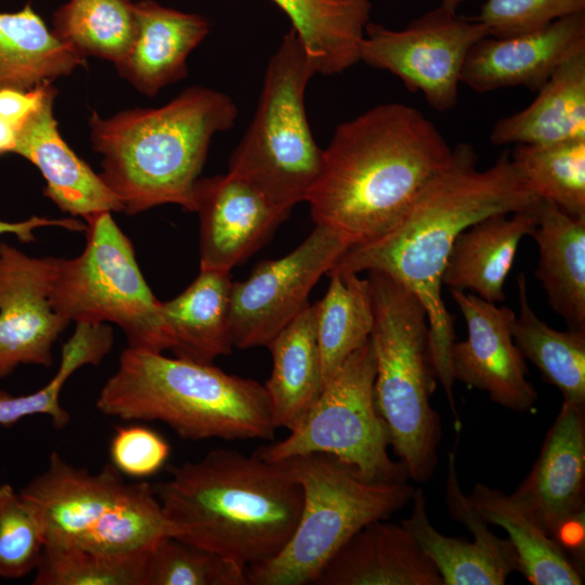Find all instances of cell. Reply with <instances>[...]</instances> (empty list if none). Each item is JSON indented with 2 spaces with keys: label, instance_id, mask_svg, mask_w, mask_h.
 Masks as SVG:
<instances>
[{
  "label": "cell",
  "instance_id": "cell-1",
  "mask_svg": "<svg viewBox=\"0 0 585 585\" xmlns=\"http://www.w3.org/2000/svg\"><path fill=\"white\" fill-rule=\"evenodd\" d=\"M477 165L473 146L458 143L450 162L389 232L370 243L350 247L329 270L380 272L419 299L428 317L430 365L457 427L460 420L451 367L454 316L442 298V275L450 252L457 236L478 221L497 213L532 210L541 200L517 172L509 150L503 151L487 169L479 170Z\"/></svg>",
  "mask_w": 585,
  "mask_h": 585
},
{
  "label": "cell",
  "instance_id": "cell-2",
  "mask_svg": "<svg viewBox=\"0 0 585 585\" xmlns=\"http://www.w3.org/2000/svg\"><path fill=\"white\" fill-rule=\"evenodd\" d=\"M452 154L417 108L376 105L335 128L306 198L311 217L350 247L370 243L402 219Z\"/></svg>",
  "mask_w": 585,
  "mask_h": 585
},
{
  "label": "cell",
  "instance_id": "cell-3",
  "mask_svg": "<svg viewBox=\"0 0 585 585\" xmlns=\"http://www.w3.org/2000/svg\"><path fill=\"white\" fill-rule=\"evenodd\" d=\"M168 471L153 487L172 537L247 569L276 556L296 529L302 490L281 463L214 448Z\"/></svg>",
  "mask_w": 585,
  "mask_h": 585
},
{
  "label": "cell",
  "instance_id": "cell-4",
  "mask_svg": "<svg viewBox=\"0 0 585 585\" xmlns=\"http://www.w3.org/2000/svg\"><path fill=\"white\" fill-rule=\"evenodd\" d=\"M238 109L224 92L194 86L155 108H132L89 118L101 174L122 205L136 214L176 204L194 211V191L212 138L234 127Z\"/></svg>",
  "mask_w": 585,
  "mask_h": 585
},
{
  "label": "cell",
  "instance_id": "cell-5",
  "mask_svg": "<svg viewBox=\"0 0 585 585\" xmlns=\"http://www.w3.org/2000/svg\"><path fill=\"white\" fill-rule=\"evenodd\" d=\"M95 406L125 421H161L179 437L199 441L272 440L264 386L212 365L127 347Z\"/></svg>",
  "mask_w": 585,
  "mask_h": 585
},
{
  "label": "cell",
  "instance_id": "cell-6",
  "mask_svg": "<svg viewBox=\"0 0 585 585\" xmlns=\"http://www.w3.org/2000/svg\"><path fill=\"white\" fill-rule=\"evenodd\" d=\"M375 323L370 334L377 411L390 445L408 479L422 483L434 473L441 420L430 404L435 377L429 360V326L419 299L390 276L370 271Z\"/></svg>",
  "mask_w": 585,
  "mask_h": 585
},
{
  "label": "cell",
  "instance_id": "cell-7",
  "mask_svg": "<svg viewBox=\"0 0 585 585\" xmlns=\"http://www.w3.org/2000/svg\"><path fill=\"white\" fill-rule=\"evenodd\" d=\"M20 492L38 512L44 545L128 554L173 536L153 485L127 482L110 463L94 472L53 451Z\"/></svg>",
  "mask_w": 585,
  "mask_h": 585
},
{
  "label": "cell",
  "instance_id": "cell-8",
  "mask_svg": "<svg viewBox=\"0 0 585 585\" xmlns=\"http://www.w3.org/2000/svg\"><path fill=\"white\" fill-rule=\"evenodd\" d=\"M281 463L302 490L296 529L273 558L246 569L249 585L314 584L337 550L359 530L387 520L411 503L407 482L369 481L326 454Z\"/></svg>",
  "mask_w": 585,
  "mask_h": 585
},
{
  "label": "cell",
  "instance_id": "cell-9",
  "mask_svg": "<svg viewBox=\"0 0 585 585\" xmlns=\"http://www.w3.org/2000/svg\"><path fill=\"white\" fill-rule=\"evenodd\" d=\"M315 75L290 28L266 64L256 112L229 160V173L289 211L306 202L322 167L323 148L313 138L304 105Z\"/></svg>",
  "mask_w": 585,
  "mask_h": 585
},
{
  "label": "cell",
  "instance_id": "cell-10",
  "mask_svg": "<svg viewBox=\"0 0 585 585\" xmlns=\"http://www.w3.org/2000/svg\"><path fill=\"white\" fill-rule=\"evenodd\" d=\"M86 224L83 251L73 259H57L51 291L54 310L69 322L118 325L129 348L171 350L161 301L141 273L131 240L109 211Z\"/></svg>",
  "mask_w": 585,
  "mask_h": 585
},
{
  "label": "cell",
  "instance_id": "cell-11",
  "mask_svg": "<svg viewBox=\"0 0 585 585\" xmlns=\"http://www.w3.org/2000/svg\"><path fill=\"white\" fill-rule=\"evenodd\" d=\"M376 364L370 339L356 349L325 384L299 424L281 441L255 454L277 463L326 454L369 481L406 482L403 463L391 459L390 435L374 395Z\"/></svg>",
  "mask_w": 585,
  "mask_h": 585
},
{
  "label": "cell",
  "instance_id": "cell-12",
  "mask_svg": "<svg viewBox=\"0 0 585 585\" xmlns=\"http://www.w3.org/2000/svg\"><path fill=\"white\" fill-rule=\"evenodd\" d=\"M489 36L479 21L437 6L402 29L368 22L359 48L360 61L390 72L411 92L421 93L438 112L458 102L460 75L471 47Z\"/></svg>",
  "mask_w": 585,
  "mask_h": 585
},
{
  "label": "cell",
  "instance_id": "cell-13",
  "mask_svg": "<svg viewBox=\"0 0 585 585\" xmlns=\"http://www.w3.org/2000/svg\"><path fill=\"white\" fill-rule=\"evenodd\" d=\"M350 245L334 230L315 225L291 252L258 263L231 286L229 326L233 348L268 347L308 304V297Z\"/></svg>",
  "mask_w": 585,
  "mask_h": 585
},
{
  "label": "cell",
  "instance_id": "cell-14",
  "mask_svg": "<svg viewBox=\"0 0 585 585\" xmlns=\"http://www.w3.org/2000/svg\"><path fill=\"white\" fill-rule=\"evenodd\" d=\"M510 495L566 551L584 558L585 405L562 401L531 471Z\"/></svg>",
  "mask_w": 585,
  "mask_h": 585
},
{
  "label": "cell",
  "instance_id": "cell-15",
  "mask_svg": "<svg viewBox=\"0 0 585 585\" xmlns=\"http://www.w3.org/2000/svg\"><path fill=\"white\" fill-rule=\"evenodd\" d=\"M57 259L0 242V380L20 365L53 364V344L70 324L51 301Z\"/></svg>",
  "mask_w": 585,
  "mask_h": 585
},
{
  "label": "cell",
  "instance_id": "cell-16",
  "mask_svg": "<svg viewBox=\"0 0 585 585\" xmlns=\"http://www.w3.org/2000/svg\"><path fill=\"white\" fill-rule=\"evenodd\" d=\"M445 500L450 516L471 532L472 541L446 536L431 524L420 487L414 490L411 515L401 522L434 564L443 585H504L510 574L520 572L510 541L494 534L463 492L454 452L447 455Z\"/></svg>",
  "mask_w": 585,
  "mask_h": 585
},
{
  "label": "cell",
  "instance_id": "cell-17",
  "mask_svg": "<svg viewBox=\"0 0 585 585\" xmlns=\"http://www.w3.org/2000/svg\"><path fill=\"white\" fill-rule=\"evenodd\" d=\"M451 295L467 327V338L454 341L451 349L454 379L486 392L507 410L530 411L538 395L528 380L525 360L512 339L516 313L465 290L452 289Z\"/></svg>",
  "mask_w": 585,
  "mask_h": 585
},
{
  "label": "cell",
  "instance_id": "cell-18",
  "mask_svg": "<svg viewBox=\"0 0 585 585\" xmlns=\"http://www.w3.org/2000/svg\"><path fill=\"white\" fill-rule=\"evenodd\" d=\"M194 212L199 217L200 270L230 273L259 250L290 211L227 172L198 179Z\"/></svg>",
  "mask_w": 585,
  "mask_h": 585
},
{
  "label": "cell",
  "instance_id": "cell-19",
  "mask_svg": "<svg viewBox=\"0 0 585 585\" xmlns=\"http://www.w3.org/2000/svg\"><path fill=\"white\" fill-rule=\"evenodd\" d=\"M585 50V13L507 38L486 36L469 50L460 83L478 93L525 87L538 91L570 56Z\"/></svg>",
  "mask_w": 585,
  "mask_h": 585
},
{
  "label": "cell",
  "instance_id": "cell-20",
  "mask_svg": "<svg viewBox=\"0 0 585 585\" xmlns=\"http://www.w3.org/2000/svg\"><path fill=\"white\" fill-rule=\"evenodd\" d=\"M56 89L18 130L15 154L34 164L46 180L43 194L63 212L87 221L104 211H122V205L101 174L63 140L53 114Z\"/></svg>",
  "mask_w": 585,
  "mask_h": 585
},
{
  "label": "cell",
  "instance_id": "cell-21",
  "mask_svg": "<svg viewBox=\"0 0 585 585\" xmlns=\"http://www.w3.org/2000/svg\"><path fill=\"white\" fill-rule=\"evenodd\" d=\"M314 584L443 585V581L407 529L376 520L337 550Z\"/></svg>",
  "mask_w": 585,
  "mask_h": 585
},
{
  "label": "cell",
  "instance_id": "cell-22",
  "mask_svg": "<svg viewBox=\"0 0 585 585\" xmlns=\"http://www.w3.org/2000/svg\"><path fill=\"white\" fill-rule=\"evenodd\" d=\"M134 11L135 38L115 65L139 92L154 96L187 76V57L209 34L210 22L154 0L134 2Z\"/></svg>",
  "mask_w": 585,
  "mask_h": 585
},
{
  "label": "cell",
  "instance_id": "cell-23",
  "mask_svg": "<svg viewBox=\"0 0 585 585\" xmlns=\"http://www.w3.org/2000/svg\"><path fill=\"white\" fill-rule=\"evenodd\" d=\"M532 210L493 214L464 230L450 252L442 285L471 290L491 303L504 301L520 242L535 227Z\"/></svg>",
  "mask_w": 585,
  "mask_h": 585
},
{
  "label": "cell",
  "instance_id": "cell-24",
  "mask_svg": "<svg viewBox=\"0 0 585 585\" xmlns=\"http://www.w3.org/2000/svg\"><path fill=\"white\" fill-rule=\"evenodd\" d=\"M531 236L538 247L535 271L552 310L569 329L585 330V218L540 200Z\"/></svg>",
  "mask_w": 585,
  "mask_h": 585
},
{
  "label": "cell",
  "instance_id": "cell-25",
  "mask_svg": "<svg viewBox=\"0 0 585 585\" xmlns=\"http://www.w3.org/2000/svg\"><path fill=\"white\" fill-rule=\"evenodd\" d=\"M523 109L495 122L494 145L585 139V50L566 60Z\"/></svg>",
  "mask_w": 585,
  "mask_h": 585
},
{
  "label": "cell",
  "instance_id": "cell-26",
  "mask_svg": "<svg viewBox=\"0 0 585 585\" xmlns=\"http://www.w3.org/2000/svg\"><path fill=\"white\" fill-rule=\"evenodd\" d=\"M272 372L264 384L274 426L288 431L304 417L325 382L314 306L308 304L268 344Z\"/></svg>",
  "mask_w": 585,
  "mask_h": 585
},
{
  "label": "cell",
  "instance_id": "cell-27",
  "mask_svg": "<svg viewBox=\"0 0 585 585\" xmlns=\"http://www.w3.org/2000/svg\"><path fill=\"white\" fill-rule=\"evenodd\" d=\"M232 282L229 272L200 270L177 297L161 301V312L171 334V351L178 358L212 363L229 355V311Z\"/></svg>",
  "mask_w": 585,
  "mask_h": 585
},
{
  "label": "cell",
  "instance_id": "cell-28",
  "mask_svg": "<svg viewBox=\"0 0 585 585\" xmlns=\"http://www.w3.org/2000/svg\"><path fill=\"white\" fill-rule=\"evenodd\" d=\"M290 20L316 75H338L358 62L370 0H272Z\"/></svg>",
  "mask_w": 585,
  "mask_h": 585
},
{
  "label": "cell",
  "instance_id": "cell-29",
  "mask_svg": "<svg viewBox=\"0 0 585 585\" xmlns=\"http://www.w3.org/2000/svg\"><path fill=\"white\" fill-rule=\"evenodd\" d=\"M468 496L489 524L506 531L518 556L520 572L531 584H583L580 564L511 495L478 482Z\"/></svg>",
  "mask_w": 585,
  "mask_h": 585
},
{
  "label": "cell",
  "instance_id": "cell-30",
  "mask_svg": "<svg viewBox=\"0 0 585 585\" xmlns=\"http://www.w3.org/2000/svg\"><path fill=\"white\" fill-rule=\"evenodd\" d=\"M84 64L29 3L17 12H0V89L30 90Z\"/></svg>",
  "mask_w": 585,
  "mask_h": 585
},
{
  "label": "cell",
  "instance_id": "cell-31",
  "mask_svg": "<svg viewBox=\"0 0 585 585\" xmlns=\"http://www.w3.org/2000/svg\"><path fill=\"white\" fill-rule=\"evenodd\" d=\"M517 285L520 311L511 325L517 348L563 400L585 405V330L551 328L533 311L523 273L517 276Z\"/></svg>",
  "mask_w": 585,
  "mask_h": 585
},
{
  "label": "cell",
  "instance_id": "cell-32",
  "mask_svg": "<svg viewBox=\"0 0 585 585\" xmlns=\"http://www.w3.org/2000/svg\"><path fill=\"white\" fill-rule=\"evenodd\" d=\"M329 286L314 306L324 382L370 337L374 306L368 278L329 271Z\"/></svg>",
  "mask_w": 585,
  "mask_h": 585
},
{
  "label": "cell",
  "instance_id": "cell-33",
  "mask_svg": "<svg viewBox=\"0 0 585 585\" xmlns=\"http://www.w3.org/2000/svg\"><path fill=\"white\" fill-rule=\"evenodd\" d=\"M52 32L86 58L94 56L119 62L136 34L131 0H69L54 14Z\"/></svg>",
  "mask_w": 585,
  "mask_h": 585
},
{
  "label": "cell",
  "instance_id": "cell-34",
  "mask_svg": "<svg viewBox=\"0 0 585 585\" xmlns=\"http://www.w3.org/2000/svg\"><path fill=\"white\" fill-rule=\"evenodd\" d=\"M113 343L114 332L109 325L76 323L74 334L62 347L57 372L46 386L22 395L0 390V426L11 427L35 415L48 416L56 429L68 426L72 416L60 401L63 387L80 367L99 365L110 352Z\"/></svg>",
  "mask_w": 585,
  "mask_h": 585
},
{
  "label": "cell",
  "instance_id": "cell-35",
  "mask_svg": "<svg viewBox=\"0 0 585 585\" xmlns=\"http://www.w3.org/2000/svg\"><path fill=\"white\" fill-rule=\"evenodd\" d=\"M510 159L538 199L585 218V139L516 144Z\"/></svg>",
  "mask_w": 585,
  "mask_h": 585
},
{
  "label": "cell",
  "instance_id": "cell-36",
  "mask_svg": "<svg viewBox=\"0 0 585 585\" xmlns=\"http://www.w3.org/2000/svg\"><path fill=\"white\" fill-rule=\"evenodd\" d=\"M148 550L128 554L44 545L34 585H146Z\"/></svg>",
  "mask_w": 585,
  "mask_h": 585
},
{
  "label": "cell",
  "instance_id": "cell-37",
  "mask_svg": "<svg viewBox=\"0 0 585 585\" xmlns=\"http://www.w3.org/2000/svg\"><path fill=\"white\" fill-rule=\"evenodd\" d=\"M246 568L172 536L150 550L146 585H247Z\"/></svg>",
  "mask_w": 585,
  "mask_h": 585
},
{
  "label": "cell",
  "instance_id": "cell-38",
  "mask_svg": "<svg viewBox=\"0 0 585 585\" xmlns=\"http://www.w3.org/2000/svg\"><path fill=\"white\" fill-rule=\"evenodd\" d=\"M44 532L35 507L9 483H0V577L17 580L38 567Z\"/></svg>",
  "mask_w": 585,
  "mask_h": 585
},
{
  "label": "cell",
  "instance_id": "cell-39",
  "mask_svg": "<svg viewBox=\"0 0 585 585\" xmlns=\"http://www.w3.org/2000/svg\"><path fill=\"white\" fill-rule=\"evenodd\" d=\"M581 13H585V0H485L476 20L486 27L489 36L507 38Z\"/></svg>",
  "mask_w": 585,
  "mask_h": 585
},
{
  "label": "cell",
  "instance_id": "cell-40",
  "mask_svg": "<svg viewBox=\"0 0 585 585\" xmlns=\"http://www.w3.org/2000/svg\"><path fill=\"white\" fill-rule=\"evenodd\" d=\"M168 441L143 425H125L115 429L109 442L110 464L123 476L145 479L156 474L170 456Z\"/></svg>",
  "mask_w": 585,
  "mask_h": 585
},
{
  "label": "cell",
  "instance_id": "cell-41",
  "mask_svg": "<svg viewBox=\"0 0 585 585\" xmlns=\"http://www.w3.org/2000/svg\"><path fill=\"white\" fill-rule=\"evenodd\" d=\"M51 83H42L30 90L0 89V118L20 130L42 105Z\"/></svg>",
  "mask_w": 585,
  "mask_h": 585
},
{
  "label": "cell",
  "instance_id": "cell-42",
  "mask_svg": "<svg viewBox=\"0 0 585 585\" xmlns=\"http://www.w3.org/2000/svg\"><path fill=\"white\" fill-rule=\"evenodd\" d=\"M44 226H60L72 232H86L87 230V224L75 218L50 219L32 216L17 222L0 220V235L14 234L22 243H32L36 242L34 231Z\"/></svg>",
  "mask_w": 585,
  "mask_h": 585
},
{
  "label": "cell",
  "instance_id": "cell-43",
  "mask_svg": "<svg viewBox=\"0 0 585 585\" xmlns=\"http://www.w3.org/2000/svg\"><path fill=\"white\" fill-rule=\"evenodd\" d=\"M17 134V129L0 118V157L9 153H15Z\"/></svg>",
  "mask_w": 585,
  "mask_h": 585
},
{
  "label": "cell",
  "instance_id": "cell-44",
  "mask_svg": "<svg viewBox=\"0 0 585 585\" xmlns=\"http://www.w3.org/2000/svg\"><path fill=\"white\" fill-rule=\"evenodd\" d=\"M465 2V0H441L440 6L451 12H457V9Z\"/></svg>",
  "mask_w": 585,
  "mask_h": 585
}]
</instances>
